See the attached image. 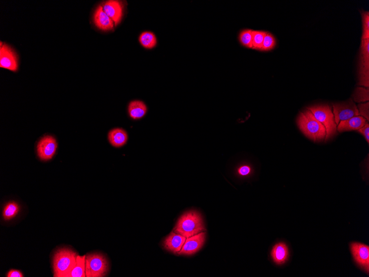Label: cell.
<instances>
[{
  "label": "cell",
  "mask_w": 369,
  "mask_h": 277,
  "mask_svg": "<svg viewBox=\"0 0 369 277\" xmlns=\"http://www.w3.org/2000/svg\"><path fill=\"white\" fill-rule=\"evenodd\" d=\"M206 240V232H202L187 238L182 250L177 254L178 255L191 256L198 252L203 247Z\"/></svg>",
  "instance_id": "cell-10"
},
{
  "label": "cell",
  "mask_w": 369,
  "mask_h": 277,
  "mask_svg": "<svg viewBox=\"0 0 369 277\" xmlns=\"http://www.w3.org/2000/svg\"><path fill=\"white\" fill-rule=\"evenodd\" d=\"M251 167L248 165L242 166L238 170V174L241 176H246L250 174Z\"/></svg>",
  "instance_id": "cell-28"
},
{
  "label": "cell",
  "mask_w": 369,
  "mask_h": 277,
  "mask_svg": "<svg viewBox=\"0 0 369 277\" xmlns=\"http://www.w3.org/2000/svg\"><path fill=\"white\" fill-rule=\"evenodd\" d=\"M108 139L110 144L114 148H120L126 144L128 140V134L122 128H114L108 134Z\"/></svg>",
  "instance_id": "cell-16"
},
{
  "label": "cell",
  "mask_w": 369,
  "mask_h": 277,
  "mask_svg": "<svg viewBox=\"0 0 369 277\" xmlns=\"http://www.w3.org/2000/svg\"><path fill=\"white\" fill-rule=\"evenodd\" d=\"M333 108V113L336 124H338L340 122L346 121L353 117L360 116L358 108L352 99L346 102L334 104Z\"/></svg>",
  "instance_id": "cell-6"
},
{
  "label": "cell",
  "mask_w": 369,
  "mask_h": 277,
  "mask_svg": "<svg viewBox=\"0 0 369 277\" xmlns=\"http://www.w3.org/2000/svg\"><path fill=\"white\" fill-rule=\"evenodd\" d=\"M366 124V120L362 116L353 117L350 119L342 121L338 124V130L340 132L359 130Z\"/></svg>",
  "instance_id": "cell-14"
},
{
  "label": "cell",
  "mask_w": 369,
  "mask_h": 277,
  "mask_svg": "<svg viewBox=\"0 0 369 277\" xmlns=\"http://www.w3.org/2000/svg\"><path fill=\"white\" fill-rule=\"evenodd\" d=\"M139 41L140 44L146 49L154 48L157 44L156 36L150 32L142 33L140 36Z\"/></svg>",
  "instance_id": "cell-20"
},
{
  "label": "cell",
  "mask_w": 369,
  "mask_h": 277,
  "mask_svg": "<svg viewBox=\"0 0 369 277\" xmlns=\"http://www.w3.org/2000/svg\"><path fill=\"white\" fill-rule=\"evenodd\" d=\"M266 33V31L253 30L252 50L260 51Z\"/></svg>",
  "instance_id": "cell-24"
},
{
  "label": "cell",
  "mask_w": 369,
  "mask_h": 277,
  "mask_svg": "<svg viewBox=\"0 0 369 277\" xmlns=\"http://www.w3.org/2000/svg\"><path fill=\"white\" fill-rule=\"evenodd\" d=\"M186 240V238L182 235L172 232L164 240V248L168 252L178 254L182 250Z\"/></svg>",
  "instance_id": "cell-13"
},
{
  "label": "cell",
  "mask_w": 369,
  "mask_h": 277,
  "mask_svg": "<svg viewBox=\"0 0 369 277\" xmlns=\"http://www.w3.org/2000/svg\"><path fill=\"white\" fill-rule=\"evenodd\" d=\"M360 133L364 135L365 137L366 140L367 141L368 144L369 143V125L368 124H366L362 128L358 130Z\"/></svg>",
  "instance_id": "cell-29"
},
{
  "label": "cell",
  "mask_w": 369,
  "mask_h": 277,
  "mask_svg": "<svg viewBox=\"0 0 369 277\" xmlns=\"http://www.w3.org/2000/svg\"><path fill=\"white\" fill-rule=\"evenodd\" d=\"M147 112L146 104L142 101L131 102L128 106V112L130 117L134 120H138L145 116Z\"/></svg>",
  "instance_id": "cell-17"
},
{
  "label": "cell",
  "mask_w": 369,
  "mask_h": 277,
  "mask_svg": "<svg viewBox=\"0 0 369 277\" xmlns=\"http://www.w3.org/2000/svg\"><path fill=\"white\" fill-rule=\"evenodd\" d=\"M314 118L322 124L326 130L325 140H328L336 134V124L334 113L328 106L323 104L308 108Z\"/></svg>",
  "instance_id": "cell-4"
},
{
  "label": "cell",
  "mask_w": 369,
  "mask_h": 277,
  "mask_svg": "<svg viewBox=\"0 0 369 277\" xmlns=\"http://www.w3.org/2000/svg\"><path fill=\"white\" fill-rule=\"evenodd\" d=\"M94 22L98 29L104 31L112 30L114 27L113 20L104 12L102 5H100L94 12Z\"/></svg>",
  "instance_id": "cell-12"
},
{
  "label": "cell",
  "mask_w": 369,
  "mask_h": 277,
  "mask_svg": "<svg viewBox=\"0 0 369 277\" xmlns=\"http://www.w3.org/2000/svg\"><path fill=\"white\" fill-rule=\"evenodd\" d=\"M0 67L12 72H17L18 64L16 54L10 47L1 42L0 46Z\"/></svg>",
  "instance_id": "cell-8"
},
{
  "label": "cell",
  "mask_w": 369,
  "mask_h": 277,
  "mask_svg": "<svg viewBox=\"0 0 369 277\" xmlns=\"http://www.w3.org/2000/svg\"><path fill=\"white\" fill-rule=\"evenodd\" d=\"M354 100L357 102H365L368 101V90L365 88H358L353 96Z\"/></svg>",
  "instance_id": "cell-25"
},
{
  "label": "cell",
  "mask_w": 369,
  "mask_h": 277,
  "mask_svg": "<svg viewBox=\"0 0 369 277\" xmlns=\"http://www.w3.org/2000/svg\"><path fill=\"white\" fill-rule=\"evenodd\" d=\"M108 271V262L102 254H92L86 256V274L87 277H102Z\"/></svg>",
  "instance_id": "cell-5"
},
{
  "label": "cell",
  "mask_w": 369,
  "mask_h": 277,
  "mask_svg": "<svg viewBox=\"0 0 369 277\" xmlns=\"http://www.w3.org/2000/svg\"><path fill=\"white\" fill-rule=\"evenodd\" d=\"M276 45V40L274 36L270 32H266L264 38L262 45L260 51L268 52L275 48Z\"/></svg>",
  "instance_id": "cell-23"
},
{
  "label": "cell",
  "mask_w": 369,
  "mask_h": 277,
  "mask_svg": "<svg viewBox=\"0 0 369 277\" xmlns=\"http://www.w3.org/2000/svg\"><path fill=\"white\" fill-rule=\"evenodd\" d=\"M206 231L201 214L196 211L184 213L178 219L174 232L187 238Z\"/></svg>",
  "instance_id": "cell-1"
},
{
  "label": "cell",
  "mask_w": 369,
  "mask_h": 277,
  "mask_svg": "<svg viewBox=\"0 0 369 277\" xmlns=\"http://www.w3.org/2000/svg\"><path fill=\"white\" fill-rule=\"evenodd\" d=\"M252 32L250 29L242 30L238 35V40L242 46L247 48H252Z\"/></svg>",
  "instance_id": "cell-22"
},
{
  "label": "cell",
  "mask_w": 369,
  "mask_h": 277,
  "mask_svg": "<svg viewBox=\"0 0 369 277\" xmlns=\"http://www.w3.org/2000/svg\"><path fill=\"white\" fill-rule=\"evenodd\" d=\"M86 256H78L76 263L68 277H85Z\"/></svg>",
  "instance_id": "cell-19"
},
{
  "label": "cell",
  "mask_w": 369,
  "mask_h": 277,
  "mask_svg": "<svg viewBox=\"0 0 369 277\" xmlns=\"http://www.w3.org/2000/svg\"><path fill=\"white\" fill-rule=\"evenodd\" d=\"M358 111H359L360 116L364 118L368 121L369 120V103L360 104L358 106Z\"/></svg>",
  "instance_id": "cell-27"
},
{
  "label": "cell",
  "mask_w": 369,
  "mask_h": 277,
  "mask_svg": "<svg viewBox=\"0 0 369 277\" xmlns=\"http://www.w3.org/2000/svg\"><path fill=\"white\" fill-rule=\"evenodd\" d=\"M298 126L302 133L314 142L326 138V130L308 108L300 114L297 120Z\"/></svg>",
  "instance_id": "cell-2"
},
{
  "label": "cell",
  "mask_w": 369,
  "mask_h": 277,
  "mask_svg": "<svg viewBox=\"0 0 369 277\" xmlns=\"http://www.w3.org/2000/svg\"><path fill=\"white\" fill-rule=\"evenodd\" d=\"M272 258L278 265L283 264L286 262L289 257V250L287 244L279 242L274 246L271 252Z\"/></svg>",
  "instance_id": "cell-15"
},
{
  "label": "cell",
  "mask_w": 369,
  "mask_h": 277,
  "mask_svg": "<svg viewBox=\"0 0 369 277\" xmlns=\"http://www.w3.org/2000/svg\"><path fill=\"white\" fill-rule=\"evenodd\" d=\"M78 254L70 249L62 248L56 253L54 260V276L68 277L74 268Z\"/></svg>",
  "instance_id": "cell-3"
},
{
  "label": "cell",
  "mask_w": 369,
  "mask_h": 277,
  "mask_svg": "<svg viewBox=\"0 0 369 277\" xmlns=\"http://www.w3.org/2000/svg\"><path fill=\"white\" fill-rule=\"evenodd\" d=\"M362 40H369V12H362Z\"/></svg>",
  "instance_id": "cell-26"
},
{
  "label": "cell",
  "mask_w": 369,
  "mask_h": 277,
  "mask_svg": "<svg viewBox=\"0 0 369 277\" xmlns=\"http://www.w3.org/2000/svg\"><path fill=\"white\" fill-rule=\"evenodd\" d=\"M369 60L360 58V84L368 88L369 86Z\"/></svg>",
  "instance_id": "cell-18"
},
{
  "label": "cell",
  "mask_w": 369,
  "mask_h": 277,
  "mask_svg": "<svg viewBox=\"0 0 369 277\" xmlns=\"http://www.w3.org/2000/svg\"><path fill=\"white\" fill-rule=\"evenodd\" d=\"M19 210L20 207L18 203L14 202H8L4 208V218L5 220H10L18 215Z\"/></svg>",
  "instance_id": "cell-21"
},
{
  "label": "cell",
  "mask_w": 369,
  "mask_h": 277,
  "mask_svg": "<svg viewBox=\"0 0 369 277\" xmlns=\"http://www.w3.org/2000/svg\"><path fill=\"white\" fill-rule=\"evenodd\" d=\"M103 10L108 16L113 20L114 26H117L122 20L124 15V4L122 2L110 0L103 4Z\"/></svg>",
  "instance_id": "cell-11"
},
{
  "label": "cell",
  "mask_w": 369,
  "mask_h": 277,
  "mask_svg": "<svg viewBox=\"0 0 369 277\" xmlns=\"http://www.w3.org/2000/svg\"><path fill=\"white\" fill-rule=\"evenodd\" d=\"M57 149L56 138L52 136H46L42 138L38 144V154L42 160H49L54 156Z\"/></svg>",
  "instance_id": "cell-9"
},
{
  "label": "cell",
  "mask_w": 369,
  "mask_h": 277,
  "mask_svg": "<svg viewBox=\"0 0 369 277\" xmlns=\"http://www.w3.org/2000/svg\"><path fill=\"white\" fill-rule=\"evenodd\" d=\"M8 277H24V274L20 271L16 270H10L7 274Z\"/></svg>",
  "instance_id": "cell-30"
},
{
  "label": "cell",
  "mask_w": 369,
  "mask_h": 277,
  "mask_svg": "<svg viewBox=\"0 0 369 277\" xmlns=\"http://www.w3.org/2000/svg\"><path fill=\"white\" fill-rule=\"evenodd\" d=\"M351 252L355 262L368 274L369 273L368 246L358 242L350 244Z\"/></svg>",
  "instance_id": "cell-7"
}]
</instances>
